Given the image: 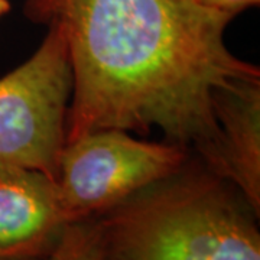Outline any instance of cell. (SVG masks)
<instances>
[{"label":"cell","instance_id":"obj_1","mask_svg":"<svg viewBox=\"0 0 260 260\" xmlns=\"http://www.w3.org/2000/svg\"><path fill=\"white\" fill-rule=\"evenodd\" d=\"M25 13L64 34L73 73L65 143L97 130L158 129L210 165L217 95L260 80L225 45L233 16L194 0H26Z\"/></svg>","mask_w":260,"mask_h":260},{"label":"cell","instance_id":"obj_2","mask_svg":"<svg viewBox=\"0 0 260 260\" xmlns=\"http://www.w3.org/2000/svg\"><path fill=\"white\" fill-rule=\"evenodd\" d=\"M247 207L218 178H168L95 221L106 260H260Z\"/></svg>","mask_w":260,"mask_h":260},{"label":"cell","instance_id":"obj_3","mask_svg":"<svg viewBox=\"0 0 260 260\" xmlns=\"http://www.w3.org/2000/svg\"><path fill=\"white\" fill-rule=\"evenodd\" d=\"M71 93L64 34L49 23L37 52L0 78V165L37 169L55 179Z\"/></svg>","mask_w":260,"mask_h":260},{"label":"cell","instance_id":"obj_4","mask_svg":"<svg viewBox=\"0 0 260 260\" xmlns=\"http://www.w3.org/2000/svg\"><path fill=\"white\" fill-rule=\"evenodd\" d=\"M184 159L179 145L143 142L124 130H97L67 142L55 178L65 213L71 223L100 215L174 177Z\"/></svg>","mask_w":260,"mask_h":260},{"label":"cell","instance_id":"obj_5","mask_svg":"<svg viewBox=\"0 0 260 260\" xmlns=\"http://www.w3.org/2000/svg\"><path fill=\"white\" fill-rule=\"evenodd\" d=\"M70 223L54 178L0 165V260L45 253Z\"/></svg>","mask_w":260,"mask_h":260},{"label":"cell","instance_id":"obj_6","mask_svg":"<svg viewBox=\"0 0 260 260\" xmlns=\"http://www.w3.org/2000/svg\"><path fill=\"white\" fill-rule=\"evenodd\" d=\"M220 127L218 145L211 171L227 179L243 200L260 211V80L224 90L215 100Z\"/></svg>","mask_w":260,"mask_h":260},{"label":"cell","instance_id":"obj_7","mask_svg":"<svg viewBox=\"0 0 260 260\" xmlns=\"http://www.w3.org/2000/svg\"><path fill=\"white\" fill-rule=\"evenodd\" d=\"M22 260H106L95 218L70 223L49 250Z\"/></svg>","mask_w":260,"mask_h":260},{"label":"cell","instance_id":"obj_8","mask_svg":"<svg viewBox=\"0 0 260 260\" xmlns=\"http://www.w3.org/2000/svg\"><path fill=\"white\" fill-rule=\"evenodd\" d=\"M194 2L201 5L203 8L225 13L234 18L237 13H240L243 10L257 6L260 0H194Z\"/></svg>","mask_w":260,"mask_h":260},{"label":"cell","instance_id":"obj_9","mask_svg":"<svg viewBox=\"0 0 260 260\" xmlns=\"http://www.w3.org/2000/svg\"><path fill=\"white\" fill-rule=\"evenodd\" d=\"M9 10H10L9 0H0V18H2V16H5Z\"/></svg>","mask_w":260,"mask_h":260}]
</instances>
